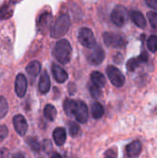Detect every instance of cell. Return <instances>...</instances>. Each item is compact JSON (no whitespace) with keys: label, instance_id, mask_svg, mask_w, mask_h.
<instances>
[{"label":"cell","instance_id":"6da1fadb","mask_svg":"<svg viewBox=\"0 0 157 158\" xmlns=\"http://www.w3.org/2000/svg\"><path fill=\"white\" fill-rule=\"evenodd\" d=\"M72 54V49L69 42L68 40L58 41L54 48V56L56 59L61 64H67L70 61Z\"/></svg>","mask_w":157,"mask_h":158},{"label":"cell","instance_id":"7a4b0ae2","mask_svg":"<svg viewBox=\"0 0 157 158\" xmlns=\"http://www.w3.org/2000/svg\"><path fill=\"white\" fill-rule=\"evenodd\" d=\"M70 24V18L68 14L60 15L51 28V36L54 38H60L64 36L68 31Z\"/></svg>","mask_w":157,"mask_h":158},{"label":"cell","instance_id":"3957f363","mask_svg":"<svg viewBox=\"0 0 157 158\" xmlns=\"http://www.w3.org/2000/svg\"><path fill=\"white\" fill-rule=\"evenodd\" d=\"M103 39L105 45L113 48H123L127 44L125 38L122 35L115 32H105Z\"/></svg>","mask_w":157,"mask_h":158},{"label":"cell","instance_id":"277c9868","mask_svg":"<svg viewBox=\"0 0 157 158\" xmlns=\"http://www.w3.org/2000/svg\"><path fill=\"white\" fill-rule=\"evenodd\" d=\"M78 40L81 45L89 49L93 47L96 44V41H95V38L92 30L87 27H83L80 29L79 33H78Z\"/></svg>","mask_w":157,"mask_h":158},{"label":"cell","instance_id":"5b68a950","mask_svg":"<svg viewBox=\"0 0 157 158\" xmlns=\"http://www.w3.org/2000/svg\"><path fill=\"white\" fill-rule=\"evenodd\" d=\"M128 11L123 6H117L111 13V20L118 27L125 25L128 20Z\"/></svg>","mask_w":157,"mask_h":158},{"label":"cell","instance_id":"8992f818","mask_svg":"<svg viewBox=\"0 0 157 158\" xmlns=\"http://www.w3.org/2000/svg\"><path fill=\"white\" fill-rule=\"evenodd\" d=\"M106 74L109 81L116 87H122L125 83V77L123 73L114 66H108L106 69Z\"/></svg>","mask_w":157,"mask_h":158},{"label":"cell","instance_id":"52a82bcc","mask_svg":"<svg viewBox=\"0 0 157 158\" xmlns=\"http://www.w3.org/2000/svg\"><path fill=\"white\" fill-rule=\"evenodd\" d=\"M105 56V55L103 48L97 44H95V45L93 47L90 48V51L87 53L88 61L92 65H94V66L100 65L104 61Z\"/></svg>","mask_w":157,"mask_h":158},{"label":"cell","instance_id":"ba28073f","mask_svg":"<svg viewBox=\"0 0 157 158\" xmlns=\"http://www.w3.org/2000/svg\"><path fill=\"white\" fill-rule=\"evenodd\" d=\"M74 117L80 123H86L89 117V111L86 104L82 101H77V107Z\"/></svg>","mask_w":157,"mask_h":158},{"label":"cell","instance_id":"9c48e42d","mask_svg":"<svg viewBox=\"0 0 157 158\" xmlns=\"http://www.w3.org/2000/svg\"><path fill=\"white\" fill-rule=\"evenodd\" d=\"M27 85L28 83L26 77L21 73L18 74L15 81V92L19 97H23L25 95L27 91Z\"/></svg>","mask_w":157,"mask_h":158},{"label":"cell","instance_id":"30bf717a","mask_svg":"<svg viewBox=\"0 0 157 158\" xmlns=\"http://www.w3.org/2000/svg\"><path fill=\"white\" fill-rule=\"evenodd\" d=\"M52 19H53V17L50 12L42 13L39 16L38 20H37V27H38L39 31L42 32H45L51 25Z\"/></svg>","mask_w":157,"mask_h":158},{"label":"cell","instance_id":"8fae6325","mask_svg":"<svg viewBox=\"0 0 157 158\" xmlns=\"http://www.w3.org/2000/svg\"><path fill=\"white\" fill-rule=\"evenodd\" d=\"M13 125L15 128V131L21 136L25 135L27 130H28V124L25 119V118L21 115H17L13 118Z\"/></svg>","mask_w":157,"mask_h":158},{"label":"cell","instance_id":"7c38bea8","mask_svg":"<svg viewBox=\"0 0 157 158\" xmlns=\"http://www.w3.org/2000/svg\"><path fill=\"white\" fill-rule=\"evenodd\" d=\"M52 73L54 75L55 80L59 82V83H63L68 80V73L65 71L64 69H62L60 66L56 65V64H53L52 65Z\"/></svg>","mask_w":157,"mask_h":158},{"label":"cell","instance_id":"4fadbf2b","mask_svg":"<svg viewBox=\"0 0 157 158\" xmlns=\"http://www.w3.org/2000/svg\"><path fill=\"white\" fill-rule=\"evenodd\" d=\"M143 146L140 141H134L132 143H130L127 147H126V153L128 155V156L131 158L137 157L141 152H142Z\"/></svg>","mask_w":157,"mask_h":158},{"label":"cell","instance_id":"5bb4252c","mask_svg":"<svg viewBox=\"0 0 157 158\" xmlns=\"http://www.w3.org/2000/svg\"><path fill=\"white\" fill-rule=\"evenodd\" d=\"M53 138L56 145L61 146L65 143L67 139V132L64 128H56L53 132Z\"/></svg>","mask_w":157,"mask_h":158},{"label":"cell","instance_id":"9a60e30c","mask_svg":"<svg viewBox=\"0 0 157 158\" xmlns=\"http://www.w3.org/2000/svg\"><path fill=\"white\" fill-rule=\"evenodd\" d=\"M50 89V78L46 71H43L41 75L40 81H39V91L44 94H47Z\"/></svg>","mask_w":157,"mask_h":158},{"label":"cell","instance_id":"2e32d148","mask_svg":"<svg viewBox=\"0 0 157 158\" xmlns=\"http://www.w3.org/2000/svg\"><path fill=\"white\" fill-rule=\"evenodd\" d=\"M130 17L132 19V21L135 23L136 26H138L140 28H144L146 26V20H145L144 16L142 14V12L133 10L130 13Z\"/></svg>","mask_w":157,"mask_h":158},{"label":"cell","instance_id":"e0dca14e","mask_svg":"<svg viewBox=\"0 0 157 158\" xmlns=\"http://www.w3.org/2000/svg\"><path fill=\"white\" fill-rule=\"evenodd\" d=\"M91 80H92V83L99 88L105 87V82H106L105 76L99 71H93L91 74Z\"/></svg>","mask_w":157,"mask_h":158},{"label":"cell","instance_id":"ac0fdd59","mask_svg":"<svg viewBox=\"0 0 157 158\" xmlns=\"http://www.w3.org/2000/svg\"><path fill=\"white\" fill-rule=\"evenodd\" d=\"M76 107H77V101H74L72 99H66L64 101L63 108H64L65 113L68 116H69V117L74 116L75 111H76Z\"/></svg>","mask_w":157,"mask_h":158},{"label":"cell","instance_id":"d6986e66","mask_svg":"<svg viewBox=\"0 0 157 158\" xmlns=\"http://www.w3.org/2000/svg\"><path fill=\"white\" fill-rule=\"evenodd\" d=\"M26 71L27 73L31 76V77H36L40 71H41V64L40 62L34 60V61H31V63H29V65L27 66L26 68Z\"/></svg>","mask_w":157,"mask_h":158},{"label":"cell","instance_id":"ffe728a7","mask_svg":"<svg viewBox=\"0 0 157 158\" xmlns=\"http://www.w3.org/2000/svg\"><path fill=\"white\" fill-rule=\"evenodd\" d=\"M105 114V109L103 107V106L98 103V102H94L92 105V115L93 118L95 119H99L101 118Z\"/></svg>","mask_w":157,"mask_h":158},{"label":"cell","instance_id":"44dd1931","mask_svg":"<svg viewBox=\"0 0 157 158\" xmlns=\"http://www.w3.org/2000/svg\"><path fill=\"white\" fill-rule=\"evenodd\" d=\"M43 115L48 120H50V121L55 120V118L56 117V107L53 105H50V104L46 105L44 106V109H43Z\"/></svg>","mask_w":157,"mask_h":158},{"label":"cell","instance_id":"7402d4cb","mask_svg":"<svg viewBox=\"0 0 157 158\" xmlns=\"http://www.w3.org/2000/svg\"><path fill=\"white\" fill-rule=\"evenodd\" d=\"M27 143L28 145L31 148V150H33L34 152L38 153L42 150V144L39 143L38 139L36 137H28L27 138Z\"/></svg>","mask_w":157,"mask_h":158},{"label":"cell","instance_id":"603a6c76","mask_svg":"<svg viewBox=\"0 0 157 158\" xmlns=\"http://www.w3.org/2000/svg\"><path fill=\"white\" fill-rule=\"evenodd\" d=\"M12 8L6 5V6H3L1 8H0V19H8L9 17H11L12 15Z\"/></svg>","mask_w":157,"mask_h":158},{"label":"cell","instance_id":"cb8c5ba5","mask_svg":"<svg viewBox=\"0 0 157 158\" xmlns=\"http://www.w3.org/2000/svg\"><path fill=\"white\" fill-rule=\"evenodd\" d=\"M8 111V105L5 97L0 96V118L5 117Z\"/></svg>","mask_w":157,"mask_h":158},{"label":"cell","instance_id":"d4e9b609","mask_svg":"<svg viewBox=\"0 0 157 158\" xmlns=\"http://www.w3.org/2000/svg\"><path fill=\"white\" fill-rule=\"evenodd\" d=\"M147 45L150 51L156 52L157 51V35H152L148 39Z\"/></svg>","mask_w":157,"mask_h":158},{"label":"cell","instance_id":"484cf974","mask_svg":"<svg viewBox=\"0 0 157 158\" xmlns=\"http://www.w3.org/2000/svg\"><path fill=\"white\" fill-rule=\"evenodd\" d=\"M68 131H69V134L72 136V137H76L79 135L81 130H80V127L77 123L75 122H70L69 125H68Z\"/></svg>","mask_w":157,"mask_h":158},{"label":"cell","instance_id":"4316f807","mask_svg":"<svg viewBox=\"0 0 157 158\" xmlns=\"http://www.w3.org/2000/svg\"><path fill=\"white\" fill-rule=\"evenodd\" d=\"M89 90H90V93H91L92 96L94 97V98H99V97L101 96V94H102L101 88L95 86V85L93 84V83H91V84L89 85Z\"/></svg>","mask_w":157,"mask_h":158},{"label":"cell","instance_id":"83f0119b","mask_svg":"<svg viewBox=\"0 0 157 158\" xmlns=\"http://www.w3.org/2000/svg\"><path fill=\"white\" fill-rule=\"evenodd\" d=\"M147 18L150 21L151 26L154 29H157V13L154 11H150L147 13Z\"/></svg>","mask_w":157,"mask_h":158},{"label":"cell","instance_id":"f1b7e54d","mask_svg":"<svg viewBox=\"0 0 157 158\" xmlns=\"http://www.w3.org/2000/svg\"><path fill=\"white\" fill-rule=\"evenodd\" d=\"M139 61L137 58H131L128 61L127 63V69L129 71H134L136 69V68L139 66Z\"/></svg>","mask_w":157,"mask_h":158},{"label":"cell","instance_id":"f546056e","mask_svg":"<svg viewBox=\"0 0 157 158\" xmlns=\"http://www.w3.org/2000/svg\"><path fill=\"white\" fill-rule=\"evenodd\" d=\"M7 134H8V129L6 128V126L5 125L0 126V142L4 141L6 138Z\"/></svg>","mask_w":157,"mask_h":158},{"label":"cell","instance_id":"4dcf8cb0","mask_svg":"<svg viewBox=\"0 0 157 158\" xmlns=\"http://www.w3.org/2000/svg\"><path fill=\"white\" fill-rule=\"evenodd\" d=\"M118 157V153L116 149H109L105 152V158H117Z\"/></svg>","mask_w":157,"mask_h":158},{"label":"cell","instance_id":"1f68e13d","mask_svg":"<svg viewBox=\"0 0 157 158\" xmlns=\"http://www.w3.org/2000/svg\"><path fill=\"white\" fill-rule=\"evenodd\" d=\"M145 2L148 5V6L155 10H157V0H145Z\"/></svg>","mask_w":157,"mask_h":158},{"label":"cell","instance_id":"d6a6232c","mask_svg":"<svg viewBox=\"0 0 157 158\" xmlns=\"http://www.w3.org/2000/svg\"><path fill=\"white\" fill-rule=\"evenodd\" d=\"M9 153L6 148H2L0 149V158H8Z\"/></svg>","mask_w":157,"mask_h":158},{"label":"cell","instance_id":"836d02e7","mask_svg":"<svg viewBox=\"0 0 157 158\" xmlns=\"http://www.w3.org/2000/svg\"><path fill=\"white\" fill-rule=\"evenodd\" d=\"M13 158H25V157H24V156H23L22 154H20V153H17V154H15V155L13 156Z\"/></svg>","mask_w":157,"mask_h":158},{"label":"cell","instance_id":"e575fe53","mask_svg":"<svg viewBox=\"0 0 157 158\" xmlns=\"http://www.w3.org/2000/svg\"><path fill=\"white\" fill-rule=\"evenodd\" d=\"M52 158H62V157H61V156H60L59 154H57V153H55V154L52 156Z\"/></svg>","mask_w":157,"mask_h":158}]
</instances>
